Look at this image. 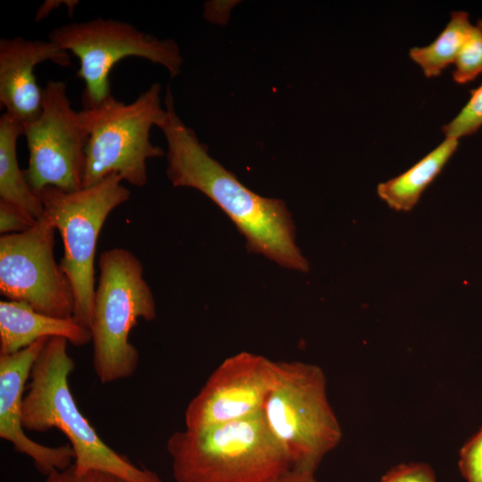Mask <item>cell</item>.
Instances as JSON below:
<instances>
[{"instance_id": "19", "label": "cell", "mask_w": 482, "mask_h": 482, "mask_svg": "<svg viewBox=\"0 0 482 482\" xmlns=\"http://www.w3.org/2000/svg\"><path fill=\"white\" fill-rule=\"evenodd\" d=\"M482 126V83L470 91V98L461 111L442 130L448 138L459 140L475 133Z\"/></svg>"}, {"instance_id": "16", "label": "cell", "mask_w": 482, "mask_h": 482, "mask_svg": "<svg viewBox=\"0 0 482 482\" xmlns=\"http://www.w3.org/2000/svg\"><path fill=\"white\" fill-rule=\"evenodd\" d=\"M22 134V124L4 112L0 117V200L20 207L39 220L44 216L42 201L30 187L17 158V142Z\"/></svg>"}, {"instance_id": "12", "label": "cell", "mask_w": 482, "mask_h": 482, "mask_svg": "<svg viewBox=\"0 0 482 482\" xmlns=\"http://www.w3.org/2000/svg\"><path fill=\"white\" fill-rule=\"evenodd\" d=\"M49 338L37 340L11 354H0V437L29 456L46 476L73 464L71 445L46 446L27 436L22 426V403L31 369Z\"/></svg>"}, {"instance_id": "13", "label": "cell", "mask_w": 482, "mask_h": 482, "mask_svg": "<svg viewBox=\"0 0 482 482\" xmlns=\"http://www.w3.org/2000/svg\"><path fill=\"white\" fill-rule=\"evenodd\" d=\"M47 61L62 67L71 65L70 54L50 40L20 36L0 39V104L22 126L41 112L44 90L37 83L34 70Z\"/></svg>"}, {"instance_id": "7", "label": "cell", "mask_w": 482, "mask_h": 482, "mask_svg": "<svg viewBox=\"0 0 482 482\" xmlns=\"http://www.w3.org/2000/svg\"><path fill=\"white\" fill-rule=\"evenodd\" d=\"M276 378L262 409L265 421L293 466L316 470L343 434L329 404L320 367L276 362Z\"/></svg>"}, {"instance_id": "5", "label": "cell", "mask_w": 482, "mask_h": 482, "mask_svg": "<svg viewBox=\"0 0 482 482\" xmlns=\"http://www.w3.org/2000/svg\"><path fill=\"white\" fill-rule=\"evenodd\" d=\"M161 93V85L153 83L129 104L111 95L79 111L87 133L83 187L112 173L137 187L147 183V161L164 155L150 140L152 127L159 128L166 117Z\"/></svg>"}, {"instance_id": "6", "label": "cell", "mask_w": 482, "mask_h": 482, "mask_svg": "<svg viewBox=\"0 0 482 482\" xmlns=\"http://www.w3.org/2000/svg\"><path fill=\"white\" fill-rule=\"evenodd\" d=\"M122 181L112 173L77 191L47 187L37 194L44 217L62 238L64 253L60 266L72 290L73 319L89 330L96 291V245L107 217L130 197Z\"/></svg>"}, {"instance_id": "1", "label": "cell", "mask_w": 482, "mask_h": 482, "mask_svg": "<svg viewBox=\"0 0 482 482\" xmlns=\"http://www.w3.org/2000/svg\"><path fill=\"white\" fill-rule=\"evenodd\" d=\"M166 117L159 127L167 144L166 175L172 186L196 189L211 199L245 237L247 249L286 269L305 272L309 264L295 243V228L281 199L250 190L212 158L195 131L179 117L168 87Z\"/></svg>"}, {"instance_id": "4", "label": "cell", "mask_w": 482, "mask_h": 482, "mask_svg": "<svg viewBox=\"0 0 482 482\" xmlns=\"http://www.w3.org/2000/svg\"><path fill=\"white\" fill-rule=\"evenodd\" d=\"M98 267L90 326L93 368L100 382L108 384L134 375L139 352L129 337L138 320H155L156 304L143 265L129 250L104 251Z\"/></svg>"}, {"instance_id": "3", "label": "cell", "mask_w": 482, "mask_h": 482, "mask_svg": "<svg viewBox=\"0 0 482 482\" xmlns=\"http://www.w3.org/2000/svg\"><path fill=\"white\" fill-rule=\"evenodd\" d=\"M175 482H270L292 461L262 411L235 421L170 435Z\"/></svg>"}, {"instance_id": "17", "label": "cell", "mask_w": 482, "mask_h": 482, "mask_svg": "<svg viewBox=\"0 0 482 482\" xmlns=\"http://www.w3.org/2000/svg\"><path fill=\"white\" fill-rule=\"evenodd\" d=\"M472 27L466 12H452L450 21L436 39L428 46L411 47L409 56L426 77H436L454 62Z\"/></svg>"}, {"instance_id": "21", "label": "cell", "mask_w": 482, "mask_h": 482, "mask_svg": "<svg viewBox=\"0 0 482 482\" xmlns=\"http://www.w3.org/2000/svg\"><path fill=\"white\" fill-rule=\"evenodd\" d=\"M380 482H436L433 469L424 462L401 463L392 467Z\"/></svg>"}, {"instance_id": "22", "label": "cell", "mask_w": 482, "mask_h": 482, "mask_svg": "<svg viewBox=\"0 0 482 482\" xmlns=\"http://www.w3.org/2000/svg\"><path fill=\"white\" fill-rule=\"evenodd\" d=\"M37 221L20 207L0 200L1 235L24 232L35 226Z\"/></svg>"}, {"instance_id": "15", "label": "cell", "mask_w": 482, "mask_h": 482, "mask_svg": "<svg viewBox=\"0 0 482 482\" xmlns=\"http://www.w3.org/2000/svg\"><path fill=\"white\" fill-rule=\"evenodd\" d=\"M458 147V140L445 137L435 149L403 173L378 184V196L397 212H409L436 178Z\"/></svg>"}, {"instance_id": "11", "label": "cell", "mask_w": 482, "mask_h": 482, "mask_svg": "<svg viewBox=\"0 0 482 482\" xmlns=\"http://www.w3.org/2000/svg\"><path fill=\"white\" fill-rule=\"evenodd\" d=\"M276 366V362L248 352L225 359L189 402L186 428L200 429L262 412L274 385Z\"/></svg>"}, {"instance_id": "23", "label": "cell", "mask_w": 482, "mask_h": 482, "mask_svg": "<svg viewBox=\"0 0 482 482\" xmlns=\"http://www.w3.org/2000/svg\"><path fill=\"white\" fill-rule=\"evenodd\" d=\"M43 482H129L115 475L89 470L85 473H77L73 466L66 470L49 474Z\"/></svg>"}, {"instance_id": "8", "label": "cell", "mask_w": 482, "mask_h": 482, "mask_svg": "<svg viewBox=\"0 0 482 482\" xmlns=\"http://www.w3.org/2000/svg\"><path fill=\"white\" fill-rule=\"evenodd\" d=\"M48 40L79 59L77 77L85 83V107L95 106L112 95L110 73L125 58L138 57L159 64L171 78L180 73L183 64L173 39L157 38L113 19L63 24L49 33Z\"/></svg>"}, {"instance_id": "9", "label": "cell", "mask_w": 482, "mask_h": 482, "mask_svg": "<svg viewBox=\"0 0 482 482\" xmlns=\"http://www.w3.org/2000/svg\"><path fill=\"white\" fill-rule=\"evenodd\" d=\"M43 90L39 116L23 126L29 150L27 180L36 194L47 187L79 190L87 146L79 111L72 108L65 82L48 80Z\"/></svg>"}, {"instance_id": "10", "label": "cell", "mask_w": 482, "mask_h": 482, "mask_svg": "<svg viewBox=\"0 0 482 482\" xmlns=\"http://www.w3.org/2000/svg\"><path fill=\"white\" fill-rule=\"evenodd\" d=\"M56 229L43 216L29 229L0 237V293L62 319L73 318L71 285L54 258Z\"/></svg>"}, {"instance_id": "24", "label": "cell", "mask_w": 482, "mask_h": 482, "mask_svg": "<svg viewBox=\"0 0 482 482\" xmlns=\"http://www.w3.org/2000/svg\"><path fill=\"white\" fill-rule=\"evenodd\" d=\"M314 470L292 466L270 482H318Z\"/></svg>"}, {"instance_id": "2", "label": "cell", "mask_w": 482, "mask_h": 482, "mask_svg": "<svg viewBox=\"0 0 482 482\" xmlns=\"http://www.w3.org/2000/svg\"><path fill=\"white\" fill-rule=\"evenodd\" d=\"M68 343L62 337H51L37 356L23 397V428L62 432L73 450L72 466L77 473L98 470L129 482H162L155 472L137 467L107 445L80 411L69 384L75 363Z\"/></svg>"}, {"instance_id": "20", "label": "cell", "mask_w": 482, "mask_h": 482, "mask_svg": "<svg viewBox=\"0 0 482 482\" xmlns=\"http://www.w3.org/2000/svg\"><path fill=\"white\" fill-rule=\"evenodd\" d=\"M459 469L466 482H482V426L461 447Z\"/></svg>"}, {"instance_id": "14", "label": "cell", "mask_w": 482, "mask_h": 482, "mask_svg": "<svg viewBox=\"0 0 482 482\" xmlns=\"http://www.w3.org/2000/svg\"><path fill=\"white\" fill-rule=\"evenodd\" d=\"M44 337H62L76 346L92 342L90 330L73 318L49 316L21 302H0V354L14 353Z\"/></svg>"}, {"instance_id": "18", "label": "cell", "mask_w": 482, "mask_h": 482, "mask_svg": "<svg viewBox=\"0 0 482 482\" xmlns=\"http://www.w3.org/2000/svg\"><path fill=\"white\" fill-rule=\"evenodd\" d=\"M453 78L458 84L473 80L482 73V21L473 25L454 62Z\"/></svg>"}]
</instances>
